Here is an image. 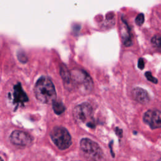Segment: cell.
Listing matches in <instances>:
<instances>
[{
    "mask_svg": "<svg viewBox=\"0 0 161 161\" xmlns=\"http://www.w3.org/2000/svg\"><path fill=\"white\" fill-rule=\"evenodd\" d=\"M35 94L42 103H53L56 99V91L52 80L45 76L40 77L35 84Z\"/></svg>",
    "mask_w": 161,
    "mask_h": 161,
    "instance_id": "6da1fadb",
    "label": "cell"
},
{
    "mask_svg": "<svg viewBox=\"0 0 161 161\" xmlns=\"http://www.w3.org/2000/svg\"><path fill=\"white\" fill-rule=\"evenodd\" d=\"M50 137L55 145L61 150L68 148L71 143V136L66 128L56 126L50 132Z\"/></svg>",
    "mask_w": 161,
    "mask_h": 161,
    "instance_id": "7a4b0ae2",
    "label": "cell"
},
{
    "mask_svg": "<svg viewBox=\"0 0 161 161\" xmlns=\"http://www.w3.org/2000/svg\"><path fill=\"white\" fill-rule=\"evenodd\" d=\"M72 79L75 86L81 91L89 92L92 87V81L88 74L82 70L74 69L71 72Z\"/></svg>",
    "mask_w": 161,
    "mask_h": 161,
    "instance_id": "3957f363",
    "label": "cell"
},
{
    "mask_svg": "<svg viewBox=\"0 0 161 161\" xmlns=\"http://www.w3.org/2000/svg\"><path fill=\"white\" fill-rule=\"evenodd\" d=\"M80 147L84 153L91 159L96 161L102 158L103 152L100 147L89 138H82L80 142Z\"/></svg>",
    "mask_w": 161,
    "mask_h": 161,
    "instance_id": "277c9868",
    "label": "cell"
},
{
    "mask_svg": "<svg viewBox=\"0 0 161 161\" xmlns=\"http://www.w3.org/2000/svg\"><path fill=\"white\" fill-rule=\"evenodd\" d=\"M73 116L76 122L83 123L87 121V123H90V127L92 126V109L89 104L84 103L76 106L73 111Z\"/></svg>",
    "mask_w": 161,
    "mask_h": 161,
    "instance_id": "5b68a950",
    "label": "cell"
},
{
    "mask_svg": "<svg viewBox=\"0 0 161 161\" xmlns=\"http://www.w3.org/2000/svg\"><path fill=\"white\" fill-rule=\"evenodd\" d=\"M143 120L152 129L161 128V111L157 109H149L143 116Z\"/></svg>",
    "mask_w": 161,
    "mask_h": 161,
    "instance_id": "8992f818",
    "label": "cell"
},
{
    "mask_svg": "<svg viewBox=\"0 0 161 161\" xmlns=\"http://www.w3.org/2000/svg\"><path fill=\"white\" fill-rule=\"evenodd\" d=\"M9 140L14 145L23 147L29 145L33 140L32 137L28 133L19 130L13 131L9 136Z\"/></svg>",
    "mask_w": 161,
    "mask_h": 161,
    "instance_id": "52a82bcc",
    "label": "cell"
},
{
    "mask_svg": "<svg viewBox=\"0 0 161 161\" xmlns=\"http://www.w3.org/2000/svg\"><path fill=\"white\" fill-rule=\"evenodd\" d=\"M131 94L133 99L140 104H147L150 101V96L147 91L141 87H135L132 91Z\"/></svg>",
    "mask_w": 161,
    "mask_h": 161,
    "instance_id": "ba28073f",
    "label": "cell"
},
{
    "mask_svg": "<svg viewBox=\"0 0 161 161\" xmlns=\"http://www.w3.org/2000/svg\"><path fill=\"white\" fill-rule=\"evenodd\" d=\"M14 103L16 104L24 103L28 101V98L22 89L21 84L18 83L14 86Z\"/></svg>",
    "mask_w": 161,
    "mask_h": 161,
    "instance_id": "9c48e42d",
    "label": "cell"
},
{
    "mask_svg": "<svg viewBox=\"0 0 161 161\" xmlns=\"http://www.w3.org/2000/svg\"><path fill=\"white\" fill-rule=\"evenodd\" d=\"M60 74L64 80L68 82L70 80L71 74L69 72V70L65 65H62L60 68Z\"/></svg>",
    "mask_w": 161,
    "mask_h": 161,
    "instance_id": "30bf717a",
    "label": "cell"
},
{
    "mask_svg": "<svg viewBox=\"0 0 161 161\" xmlns=\"http://www.w3.org/2000/svg\"><path fill=\"white\" fill-rule=\"evenodd\" d=\"M52 107L54 112L57 114H60L62 113L65 109V106L61 102L55 101L52 103Z\"/></svg>",
    "mask_w": 161,
    "mask_h": 161,
    "instance_id": "8fae6325",
    "label": "cell"
},
{
    "mask_svg": "<svg viewBox=\"0 0 161 161\" xmlns=\"http://www.w3.org/2000/svg\"><path fill=\"white\" fill-rule=\"evenodd\" d=\"M152 46L158 52H161V36L155 35L151 39Z\"/></svg>",
    "mask_w": 161,
    "mask_h": 161,
    "instance_id": "7c38bea8",
    "label": "cell"
},
{
    "mask_svg": "<svg viewBox=\"0 0 161 161\" xmlns=\"http://www.w3.org/2000/svg\"><path fill=\"white\" fill-rule=\"evenodd\" d=\"M145 20V16L143 13H140L137 15V16L135 18V23L137 25L141 26L144 23Z\"/></svg>",
    "mask_w": 161,
    "mask_h": 161,
    "instance_id": "4fadbf2b",
    "label": "cell"
},
{
    "mask_svg": "<svg viewBox=\"0 0 161 161\" xmlns=\"http://www.w3.org/2000/svg\"><path fill=\"white\" fill-rule=\"evenodd\" d=\"M17 57L18 60L22 62V63H25L27 61V57L26 56L25 53L22 52V51H19L17 53Z\"/></svg>",
    "mask_w": 161,
    "mask_h": 161,
    "instance_id": "5bb4252c",
    "label": "cell"
},
{
    "mask_svg": "<svg viewBox=\"0 0 161 161\" xmlns=\"http://www.w3.org/2000/svg\"><path fill=\"white\" fill-rule=\"evenodd\" d=\"M145 75L147 78V79L150 82H152V83H154V84H157L158 82V80L155 77H153L151 72H146L145 74Z\"/></svg>",
    "mask_w": 161,
    "mask_h": 161,
    "instance_id": "9a60e30c",
    "label": "cell"
},
{
    "mask_svg": "<svg viewBox=\"0 0 161 161\" xmlns=\"http://www.w3.org/2000/svg\"><path fill=\"white\" fill-rule=\"evenodd\" d=\"M138 67L140 69H143L145 67V62L142 58H140L138 61Z\"/></svg>",
    "mask_w": 161,
    "mask_h": 161,
    "instance_id": "2e32d148",
    "label": "cell"
},
{
    "mask_svg": "<svg viewBox=\"0 0 161 161\" xmlns=\"http://www.w3.org/2000/svg\"><path fill=\"white\" fill-rule=\"evenodd\" d=\"M157 161H161V158H160L159 159H158Z\"/></svg>",
    "mask_w": 161,
    "mask_h": 161,
    "instance_id": "e0dca14e",
    "label": "cell"
},
{
    "mask_svg": "<svg viewBox=\"0 0 161 161\" xmlns=\"http://www.w3.org/2000/svg\"><path fill=\"white\" fill-rule=\"evenodd\" d=\"M1 161H3V158H1Z\"/></svg>",
    "mask_w": 161,
    "mask_h": 161,
    "instance_id": "ac0fdd59",
    "label": "cell"
},
{
    "mask_svg": "<svg viewBox=\"0 0 161 161\" xmlns=\"http://www.w3.org/2000/svg\"><path fill=\"white\" fill-rule=\"evenodd\" d=\"M76 161H79V160H76Z\"/></svg>",
    "mask_w": 161,
    "mask_h": 161,
    "instance_id": "d6986e66",
    "label": "cell"
}]
</instances>
